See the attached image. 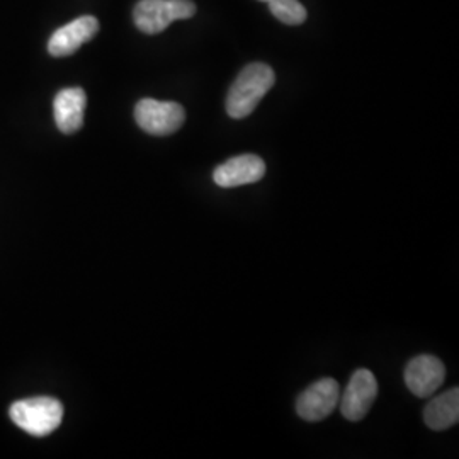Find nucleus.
Segmentation results:
<instances>
[{
    "mask_svg": "<svg viewBox=\"0 0 459 459\" xmlns=\"http://www.w3.org/2000/svg\"><path fill=\"white\" fill-rule=\"evenodd\" d=\"M265 176L263 159L252 153L238 155L214 169L213 181L220 187H238L259 182Z\"/></svg>",
    "mask_w": 459,
    "mask_h": 459,
    "instance_id": "8",
    "label": "nucleus"
},
{
    "mask_svg": "<svg viewBox=\"0 0 459 459\" xmlns=\"http://www.w3.org/2000/svg\"><path fill=\"white\" fill-rule=\"evenodd\" d=\"M446 368L434 356L422 354L413 358L405 368V383L411 394L429 398L443 386Z\"/></svg>",
    "mask_w": 459,
    "mask_h": 459,
    "instance_id": "7",
    "label": "nucleus"
},
{
    "mask_svg": "<svg viewBox=\"0 0 459 459\" xmlns=\"http://www.w3.org/2000/svg\"><path fill=\"white\" fill-rule=\"evenodd\" d=\"M87 96L81 87L60 91L53 100V116L58 130L65 134L79 132L83 125Z\"/></svg>",
    "mask_w": 459,
    "mask_h": 459,
    "instance_id": "10",
    "label": "nucleus"
},
{
    "mask_svg": "<svg viewBox=\"0 0 459 459\" xmlns=\"http://www.w3.org/2000/svg\"><path fill=\"white\" fill-rule=\"evenodd\" d=\"M99 31V21L94 16H82L51 34L48 51L51 56H68L92 39Z\"/></svg>",
    "mask_w": 459,
    "mask_h": 459,
    "instance_id": "9",
    "label": "nucleus"
},
{
    "mask_svg": "<svg viewBox=\"0 0 459 459\" xmlns=\"http://www.w3.org/2000/svg\"><path fill=\"white\" fill-rule=\"evenodd\" d=\"M273 16L288 26H299L307 21V9L298 0H269Z\"/></svg>",
    "mask_w": 459,
    "mask_h": 459,
    "instance_id": "12",
    "label": "nucleus"
},
{
    "mask_svg": "<svg viewBox=\"0 0 459 459\" xmlns=\"http://www.w3.org/2000/svg\"><path fill=\"white\" fill-rule=\"evenodd\" d=\"M134 119L148 134L167 136L181 130L186 121V111L178 102L142 99L134 108Z\"/></svg>",
    "mask_w": 459,
    "mask_h": 459,
    "instance_id": "4",
    "label": "nucleus"
},
{
    "mask_svg": "<svg viewBox=\"0 0 459 459\" xmlns=\"http://www.w3.org/2000/svg\"><path fill=\"white\" fill-rule=\"evenodd\" d=\"M11 419L24 432L34 437H45L62 424L64 405L49 396L21 400L11 407Z\"/></svg>",
    "mask_w": 459,
    "mask_h": 459,
    "instance_id": "2",
    "label": "nucleus"
},
{
    "mask_svg": "<svg viewBox=\"0 0 459 459\" xmlns=\"http://www.w3.org/2000/svg\"><path fill=\"white\" fill-rule=\"evenodd\" d=\"M377 396V381L375 375L368 369H358L351 377L344 394L339 398L341 411L347 420L358 422L366 417Z\"/></svg>",
    "mask_w": 459,
    "mask_h": 459,
    "instance_id": "6",
    "label": "nucleus"
},
{
    "mask_svg": "<svg viewBox=\"0 0 459 459\" xmlns=\"http://www.w3.org/2000/svg\"><path fill=\"white\" fill-rule=\"evenodd\" d=\"M424 420L432 430H446L459 420V390L453 388L430 400L424 411Z\"/></svg>",
    "mask_w": 459,
    "mask_h": 459,
    "instance_id": "11",
    "label": "nucleus"
},
{
    "mask_svg": "<svg viewBox=\"0 0 459 459\" xmlns=\"http://www.w3.org/2000/svg\"><path fill=\"white\" fill-rule=\"evenodd\" d=\"M261 2H269V0H261Z\"/></svg>",
    "mask_w": 459,
    "mask_h": 459,
    "instance_id": "13",
    "label": "nucleus"
},
{
    "mask_svg": "<svg viewBox=\"0 0 459 459\" xmlns=\"http://www.w3.org/2000/svg\"><path fill=\"white\" fill-rule=\"evenodd\" d=\"M339 398V383L332 377H324L298 396L296 411L307 422H320L337 407Z\"/></svg>",
    "mask_w": 459,
    "mask_h": 459,
    "instance_id": "5",
    "label": "nucleus"
},
{
    "mask_svg": "<svg viewBox=\"0 0 459 459\" xmlns=\"http://www.w3.org/2000/svg\"><path fill=\"white\" fill-rule=\"evenodd\" d=\"M196 14L191 0H140L134 5L133 19L136 28L145 34H159L172 21L189 19Z\"/></svg>",
    "mask_w": 459,
    "mask_h": 459,
    "instance_id": "3",
    "label": "nucleus"
},
{
    "mask_svg": "<svg viewBox=\"0 0 459 459\" xmlns=\"http://www.w3.org/2000/svg\"><path fill=\"white\" fill-rule=\"evenodd\" d=\"M276 82L274 70L265 64L247 65L230 87L227 113L230 117L242 119L254 113L257 104Z\"/></svg>",
    "mask_w": 459,
    "mask_h": 459,
    "instance_id": "1",
    "label": "nucleus"
}]
</instances>
